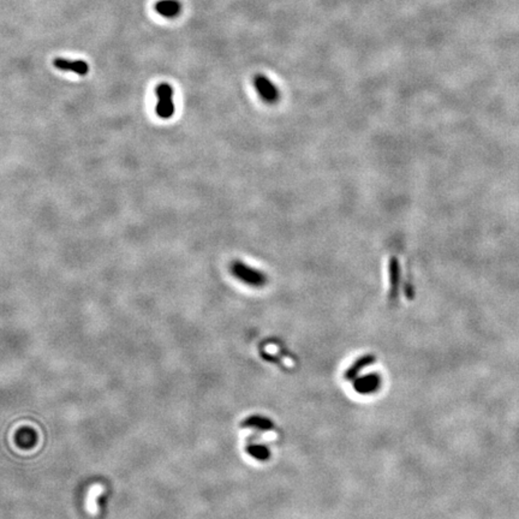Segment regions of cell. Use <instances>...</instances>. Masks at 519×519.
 Instances as JSON below:
<instances>
[{"label": "cell", "mask_w": 519, "mask_h": 519, "mask_svg": "<svg viewBox=\"0 0 519 519\" xmlns=\"http://www.w3.org/2000/svg\"><path fill=\"white\" fill-rule=\"evenodd\" d=\"M155 11L166 18L177 17L181 11V5L177 0H159L155 4Z\"/></svg>", "instance_id": "obj_5"}, {"label": "cell", "mask_w": 519, "mask_h": 519, "mask_svg": "<svg viewBox=\"0 0 519 519\" xmlns=\"http://www.w3.org/2000/svg\"><path fill=\"white\" fill-rule=\"evenodd\" d=\"M254 84H255L256 91L259 93L260 98L262 99L263 101L268 102V104H273V102H277L278 99H279V91L276 85L270 79H268L266 76L263 75H256L255 79H254Z\"/></svg>", "instance_id": "obj_3"}, {"label": "cell", "mask_w": 519, "mask_h": 519, "mask_svg": "<svg viewBox=\"0 0 519 519\" xmlns=\"http://www.w3.org/2000/svg\"><path fill=\"white\" fill-rule=\"evenodd\" d=\"M231 272L240 282L251 286H262L267 282V278L262 272L247 266L246 263L240 262V261H234L231 266Z\"/></svg>", "instance_id": "obj_2"}, {"label": "cell", "mask_w": 519, "mask_h": 519, "mask_svg": "<svg viewBox=\"0 0 519 519\" xmlns=\"http://www.w3.org/2000/svg\"><path fill=\"white\" fill-rule=\"evenodd\" d=\"M158 97V105L155 111L159 118L161 119H170L174 114L176 107L173 102V88L168 83H160L158 84L155 89Z\"/></svg>", "instance_id": "obj_1"}, {"label": "cell", "mask_w": 519, "mask_h": 519, "mask_svg": "<svg viewBox=\"0 0 519 519\" xmlns=\"http://www.w3.org/2000/svg\"><path fill=\"white\" fill-rule=\"evenodd\" d=\"M379 386V379L376 376H367V378L362 379L361 381L356 385V388L358 389L359 392L368 393L373 392L374 389L378 388Z\"/></svg>", "instance_id": "obj_8"}, {"label": "cell", "mask_w": 519, "mask_h": 519, "mask_svg": "<svg viewBox=\"0 0 519 519\" xmlns=\"http://www.w3.org/2000/svg\"><path fill=\"white\" fill-rule=\"evenodd\" d=\"M375 361L374 357L372 356H365V357H362L361 359H358L355 364H353V367H351L348 372L345 373V378L346 379H352L355 378V376L357 375V373L359 372V370L364 368V367H367L368 364H370V363H373Z\"/></svg>", "instance_id": "obj_7"}, {"label": "cell", "mask_w": 519, "mask_h": 519, "mask_svg": "<svg viewBox=\"0 0 519 519\" xmlns=\"http://www.w3.org/2000/svg\"><path fill=\"white\" fill-rule=\"evenodd\" d=\"M53 65L58 70L74 72L79 76H85L89 72L88 63L83 60H68L64 58H55L53 60Z\"/></svg>", "instance_id": "obj_4"}, {"label": "cell", "mask_w": 519, "mask_h": 519, "mask_svg": "<svg viewBox=\"0 0 519 519\" xmlns=\"http://www.w3.org/2000/svg\"><path fill=\"white\" fill-rule=\"evenodd\" d=\"M104 492V487L101 484H94L89 488L88 495L85 498V508L90 514H98V498Z\"/></svg>", "instance_id": "obj_6"}]
</instances>
